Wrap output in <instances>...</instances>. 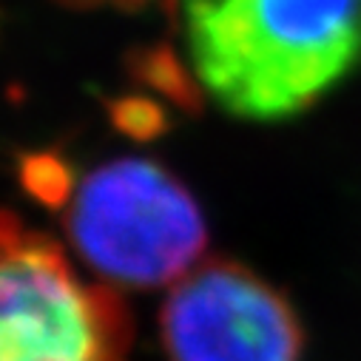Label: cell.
Returning <instances> with one entry per match:
<instances>
[{"label": "cell", "mask_w": 361, "mask_h": 361, "mask_svg": "<svg viewBox=\"0 0 361 361\" xmlns=\"http://www.w3.org/2000/svg\"><path fill=\"white\" fill-rule=\"evenodd\" d=\"M197 80L233 117L307 111L361 63V0H185Z\"/></svg>", "instance_id": "obj_1"}, {"label": "cell", "mask_w": 361, "mask_h": 361, "mask_svg": "<svg viewBox=\"0 0 361 361\" xmlns=\"http://www.w3.org/2000/svg\"><path fill=\"white\" fill-rule=\"evenodd\" d=\"M77 256L109 285H173L202 262L208 225L179 176L154 159H111L60 202Z\"/></svg>", "instance_id": "obj_2"}, {"label": "cell", "mask_w": 361, "mask_h": 361, "mask_svg": "<svg viewBox=\"0 0 361 361\" xmlns=\"http://www.w3.org/2000/svg\"><path fill=\"white\" fill-rule=\"evenodd\" d=\"M131 313L66 250L0 208V361H128Z\"/></svg>", "instance_id": "obj_3"}, {"label": "cell", "mask_w": 361, "mask_h": 361, "mask_svg": "<svg viewBox=\"0 0 361 361\" xmlns=\"http://www.w3.org/2000/svg\"><path fill=\"white\" fill-rule=\"evenodd\" d=\"M165 361H302L305 327L288 296L233 259H202L159 310Z\"/></svg>", "instance_id": "obj_4"}, {"label": "cell", "mask_w": 361, "mask_h": 361, "mask_svg": "<svg viewBox=\"0 0 361 361\" xmlns=\"http://www.w3.org/2000/svg\"><path fill=\"white\" fill-rule=\"evenodd\" d=\"M131 74L151 85L154 92H162L165 97H171L176 106L200 111L202 109V92L200 85L191 80V74L185 71V66L176 60V54L168 46H151V49H140L131 54Z\"/></svg>", "instance_id": "obj_5"}, {"label": "cell", "mask_w": 361, "mask_h": 361, "mask_svg": "<svg viewBox=\"0 0 361 361\" xmlns=\"http://www.w3.org/2000/svg\"><path fill=\"white\" fill-rule=\"evenodd\" d=\"M109 111H111L114 126L123 128V131H128V134H134V137H154V134H159L168 126L165 111L157 103L145 100V97H123V100H114L109 106Z\"/></svg>", "instance_id": "obj_6"}, {"label": "cell", "mask_w": 361, "mask_h": 361, "mask_svg": "<svg viewBox=\"0 0 361 361\" xmlns=\"http://www.w3.org/2000/svg\"><path fill=\"white\" fill-rule=\"evenodd\" d=\"M111 4L117 6V9H123V12H140L148 0H111Z\"/></svg>", "instance_id": "obj_7"}, {"label": "cell", "mask_w": 361, "mask_h": 361, "mask_svg": "<svg viewBox=\"0 0 361 361\" xmlns=\"http://www.w3.org/2000/svg\"><path fill=\"white\" fill-rule=\"evenodd\" d=\"M57 4L77 6V9H88V6H100V4H106V0H57Z\"/></svg>", "instance_id": "obj_8"}, {"label": "cell", "mask_w": 361, "mask_h": 361, "mask_svg": "<svg viewBox=\"0 0 361 361\" xmlns=\"http://www.w3.org/2000/svg\"><path fill=\"white\" fill-rule=\"evenodd\" d=\"M162 4H165V9H168V12H173V6H176V0H162Z\"/></svg>", "instance_id": "obj_9"}]
</instances>
